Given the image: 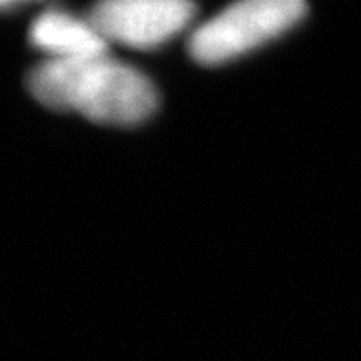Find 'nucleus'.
Instances as JSON below:
<instances>
[{
    "mask_svg": "<svg viewBox=\"0 0 361 361\" xmlns=\"http://www.w3.org/2000/svg\"><path fill=\"white\" fill-rule=\"evenodd\" d=\"M28 89L39 104L78 113L104 126H135L159 105L157 90L142 72L107 56L50 61L30 72Z\"/></svg>",
    "mask_w": 361,
    "mask_h": 361,
    "instance_id": "f257e3e1",
    "label": "nucleus"
},
{
    "mask_svg": "<svg viewBox=\"0 0 361 361\" xmlns=\"http://www.w3.org/2000/svg\"><path fill=\"white\" fill-rule=\"evenodd\" d=\"M305 15L300 0H245L195 30L188 50L204 67L221 65L276 39Z\"/></svg>",
    "mask_w": 361,
    "mask_h": 361,
    "instance_id": "f03ea898",
    "label": "nucleus"
},
{
    "mask_svg": "<svg viewBox=\"0 0 361 361\" xmlns=\"http://www.w3.org/2000/svg\"><path fill=\"white\" fill-rule=\"evenodd\" d=\"M195 8L185 0H107L87 19L107 43L155 48L176 37L194 19Z\"/></svg>",
    "mask_w": 361,
    "mask_h": 361,
    "instance_id": "7ed1b4c3",
    "label": "nucleus"
},
{
    "mask_svg": "<svg viewBox=\"0 0 361 361\" xmlns=\"http://www.w3.org/2000/svg\"><path fill=\"white\" fill-rule=\"evenodd\" d=\"M34 47L50 54L54 61H76L107 56L109 43L89 19H78L65 11H47L32 24Z\"/></svg>",
    "mask_w": 361,
    "mask_h": 361,
    "instance_id": "20e7f679",
    "label": "nucleus"
}]
</instances>
